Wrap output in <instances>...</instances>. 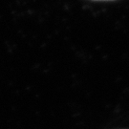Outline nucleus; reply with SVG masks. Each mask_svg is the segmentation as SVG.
Instances as JSON below:
<instances>
[{
	"label": "nucleus",
	"mask_w": 129,
	"mask_h": 129,
	"mask_svg": "<svg viewBox=\"0 0 129 129\" xmlns=\"http://www.w3.org/2000/svg\"><path fill=\"white\" fill-rule=\"evenodd\" d=\"M92 1H114V0H92Z\"/></svg>",
	"instance_id": "nucleus-1"
}]
</instances>
